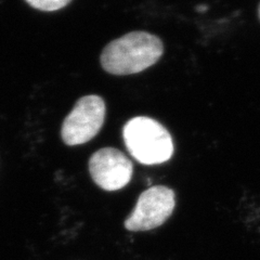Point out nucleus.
I'll use <instances>...</instances> for the list:
<instances>
[{"label": "nucleus", "mask_w": 260, "mask_h": 260, "mask_svg": "<svg viewBox=\"0 0 260 260\" xmlns=\"http://www.w3.org/2000/svg\"><path fill=\"white\" fill-rule=\"evenodd\" d=\"M164 52L161 40L150 32L132 31L103 49L101 65L113 75H132L155 64Z\"/></svg>", "instance_id": "nucleus-1"}, {"label": "nucleus", "mask_w": 260, "mask_h": 260, "mask_svg": "<svg viewBox=\"0 0 260 260\" xmlns=\"http://www.w3.org/2000/svg\"><path fill=\"white\" fill-rule=\"evenodd\" d=\"M128 152L143 165H158L172 158L173 138L157 120L138 116L128 120L123 129Z\"/></svg>", "instance_id": "nucleus-2"}, {"label": "nucleus", "mask_w": 260, "mask_h": 260, "mask_svg": "<svg viewBox=\"0 0 260 260\" xmlns=\"http://www.w3.org/2000/svg\"><path fill=\"white\" fill-rule=\"evenodd\" d=\"M105 112L107 107L101 96L90 94L80 98L62 124L63 142L74 146L90 141L101 130Z\"/></svg>", "instance_id": "nucleus-3"}, {"label": "nucleus", "mask_w": 260, "mask_h": 260, "mask_svg": "<svg viewBox=\"0 0 260 260\" xmlns=\"http://www.w3.org/2000/svg\"><path fill=\"white\" fill-rule=\"evenodd\" d=\"M176 206L175 192L165 185L151 186L137 201L133 213L125 220L128 231H149L164 223Z\"/></svg>", "instance_id": "nucleus-4"}, {"label": "nucleus", "mask_w": 260, "mask_h": 260, "mask_svg": "<svg viewBox=\"0 0 260 260\" xmlns=\"http://www.w3.org/2000/svg\"><path fill=\"white\" fill-rule=\"evenodd\" d=\"M89 173L93 182L105 191H117L133 178V162L115 148H103L89 159Z\"/></svg>", "instance_id": "nucleus-5"}, {"label": "nucleus", "mask_w": 260, "mask_h": 260, "mask_svg": "<svg viewBox=\"0 0 260 260\" xmlns=\"http://www.w3.org/2000/svg\"><path fill=\"white\" fill-rule=\"evenodd\" d=\"M25 2L34 9L51 12L67 7L72 0H25Z\"/></svg>", "instance_id": "nucleus-6"}, {"label": "nucleus", "mask_w": 260, "mask_h": 260, "mask_svg": "<svg viewBox=\"0 0 260 260\" xmlns=\"http://www.w3.org/2000/svg\"><path fill=\"white\" fill-rule=\"evenodd\" d=\"M258 14H259V19H260V5H259V9H258Z\"/></svg>", "instance_id": "nucleus-7"}]
</instances>
